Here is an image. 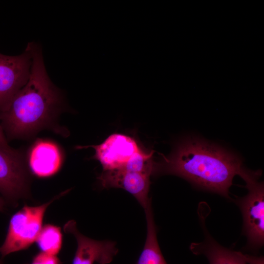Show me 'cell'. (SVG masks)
I'll return each instance as SVG.
<instances>
[{"label": "cell", "instance_id": "obj_3", "mask_svg": "<svg viewBox=\"0 0 264 264\" xmlns=\"http://www.w3.org/2000/svg\"><path fill=\"white\" fill-rule=\"evenodd\" d=\"M260 170L251 171L242 168L239 176L245 182L247 194L237 197L234 202L242 214V234L247 239V250L258 252L264 243V187L259 181Z\"/></svg>", "mask_w": 264, "mask_h": 264}, {"label": "cell", "instance_id": "obj_16", "mask_svg": "<svg viewBox=\"0 0 264 264\" xmlns=\"http://www.w3.org/2000/svg\"><path fill=\"white\" fill-rule=\"evenodd\" d=\"M0 147L6 150H12L13 148H11L8 143L7 140L3 132V131L0 125Z\"/></svg>", "mask_w": 264, "mask_h": 264}, {"label": "cell", "instance_id": "obj_2", "mask_svg": "<svg viewBox=\"0 0 264 264\" xmlns=\"http://www.w3.org/2000/svg\"><path fill=\"white\" fill-rule=\"evenodd\" d=\"M234 154L197 138L179 143L171 154L154 165L153 174L172 175L183 178L199 188L230 199L229 189L242 168Z\"/></svg>", "mask_w": 264, "mask_h": 264}, {"label": "cell", "instance_id": "obj_7", "mask_svg": "<svg viewBox=\"0 0 264 264\" xmlns=\"http://www.w3.org/2000/svg\"><path fill=\"white\" fill-rule=\"evenodd\" d=\"M198 214L204 239L201 242L191 243L189 248L194 255L205 256L209 264H264L262 256L243 254L220 245L207 230L203 212Z\"/></svg>", "mask_w": 264, "mask_h": 264}, {"label": "cell", "instance_id": "obj_10", "mask_svg": "<svg viewBox=\"0 0 264 264\" xmlns=\"http://www.w3.org/2000/svg\"><path fill=\"white\" fill-rule=\"evenodd\" d=\"M151 176L121 169L103 170L98 177L103 187L120 188L131 194L144 209L152 200L149 197Z\"/></svg>", "mask_w": 264, "mask_h": 264}, {"label": "cell", "instance_id": "obj_4", "mask_svg": "<svg viewBox=\"0 0 264 264\" xmlns=\"http://www.w3.org/2000/svg\"><path fill=\"white\" fill-rule=\"evenodd\" d=\"M67 192L68 190L66 191L39 206L25 205L13 214L9 221L5 240L0 246L1 257L26 249L36 242L42 228L44 217L48 206Z\"/></svg>", "mask_w": 264, "mask_h": 264}, {"label": "cell", "instance_id": "obj_11", "mask_svg": "<svg viewBox=\"0 0 264 264\" xmlns=\"http://www.w3.org/2000/svg\"><path fill=\"white\" fill-rule=\"evenodd\" d=\"M62 156L58 146L47 140L37 141L29 154V165L32 173L39 177L56 174L60 168Z\"/></svg>", "mask_w": 264, "mask_h": 264}, {"label": "cell", "instance_id": "obj_14", "mask_svg": "<svg viewBox=\"0 0 264 264\" xmlns=\"http://www.w3.org/2000/svg\"><path fill=\"white\" fill-rule=\"evenodd\" d=\"M152 155V153L146 154L140 150L135 153L128 162L119 169L151 176L153 175L154 167Z\"/></svg>", "mask_w": 264, "mask_h": 264}, {"label": "cell", "instance_id": "obj_1", "mask_svg": "<svg viewBox=\"0 0 264 264\" xmlns=\"http://www.w3.org/2000/svg\"><path fill=\"white\" fill-rule=\"evenodd\" d=\"M27 46L32 56L29 78L6 110L0 114V125L7 140L28 137L51 127L65 107L61 90L47 73L41 45L32 42Z\"/></svg>", "mask_w": 264, "mask_h": 264}, {"label": "cell", "instance_id": "obj_15", "mask_svg": "<svg viewBox=\"0 0 264 264\" xmlns=\"http://www.w3.org/2000/svg\"><path fill=\"white\" fill-rule=\"evenodd\" d=\"M27 264H62V262L57 256L40 252L34 256L30 263Z\"/></svg>", "mask_w": 264, "mask_h": 264}, {"label": "cell", "instance_id": "obj_8", "mask_svg": "<svg viewBox=\"0 0 264 264\" xmlns=\"http://www.w3.org/2000/svg\"><path fill=\"white\" fill-rule=\"evenodd\" d=\"M64 229L65 232L72 234L77 241V249L72 264H108L118 252L115 242L95 240L81 234L74 220L67 221Z\"/></svg>", "mask_w": 264, "mask_h": 264}, {"label": "cell", "instance_id": "obj_13", "mask_svg": "<svg viewBox=\"0 0 264 264\" xmlns=\"http://www.w3.org/2000/svg\"><path fill=\"white\" fill-rule=\"evenodd\" d=\"M62 242L61 228L51 224H45L42 227L36 240L41 252L54 256L60 252Z\"/></svg>", "mask_w": 264, "mask_h": 264}, {"label": "cell", "instance_id": "obj_12", "mask_svg": "<svg viewBox=\"0 0 264 264\" xmlns=\"http://www.w3.org/2000/svg\"><path fill=\"white\" fill-rule=\"evenodd\" d=\"M144 211L147 221V236L143 250L135 264H167L157 241L152 200Z\"/></svg>", "mask_w": 264, "mask_h": 264}, {"label": "cell", "instance_id": "obj_17", "mask_svg": "<svg viewBox=\"0 0 264 264\" xmlns=\"http://www.w3.org/2000/svg\"><path fill=\"white\" fill-rule=\"evenodd\" d=\"M5 202L4 200L0 197V211H1L3 210L4 205H5Z\"/></svg>", "mask_w": 264, "mask_h": 264}, {"label": "cell", "instance_id": "obj_5", "mask_svg": "<svg viewBox=\"0 0 264 264\" xmlns=\"http://www.w3.org/2000/svg\"><path fill=\"white\" fill-rule=\"evenodd\" d=\"M31 65V53L27 46L19 55L0 53V114L6 110L15 95L27 83Z\"/></svg>", "mask_w": 264, "mask_h": 264}, {"label": "cell", "instance_id": "obj_9", "mask_svg": "<svg viewBox=\"0 0 264 264\" xmlns=\"http://www.w3.org/2000/svg\"><path fill=\"white\" fill-rule=\"evenodd\" d=\"M89 147L94 149V157L100 162L103 170L122 168L140 150L133 138L119 133L111 134L100 144Z\"/></svg>", "mask_w": 264, "mask_h": 264}, {"label": "cell", "instance_id": "obj_18", "mask_svg": "<svg viewBox=\"0 0 264 264\" xmlns=\"http://www.w3.org/2000/svg\"><path fill=\"white\" fill-rule=\"evenodd\" d=\"M0 264H2V262L0 261Z\"/></svg>", "mask_w": 264, "mask_h": 264}, {"label": "cell", "instance_id": "obj_6", "mask_svg": "<svg viewBox=\"0 0 264 264\" xmlns=\"http://www.w3.org/2000/svg\"><path fill=\"white\" fill-rule=\"evenodd\" d=\"M27 192L26 173L20 152L0 147V193L13 202Z\"/></svg>", "mask_w": 264, "mask_h": 264}]
</instances>
